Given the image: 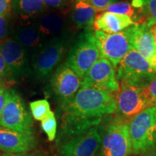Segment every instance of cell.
Instances as JSON below:
<instances>
[{
	"instance_id": "1",
	"label": "cell",
	"mask_w": 156,
	"mask_h": 156,
	"mask_svg": "<svg viewBox=\"0 0 156 156\" xmlns=\"http://www.w3.org/2000/svg\"><path fill=\"white\" fill-rule=\"evenodd\" d=\"M61 130L73 137L98 126L105 115L116 111V96L91 87H82L73 98L62 103Z\"/></svg>"
},
{
	"instance_id": "2",
	"label": "cell",
	"mask_w": 156,
	"mask_h": 156,
	"mask_svg": "<svg viewBox=\"0 0 156 156\" xmlns=\"http://www.w3.org/2000/svg\"><path fill=\"white\" fill-rule=\"evenodd\" d=\"M132 153L140 155L148 152L156 144V106L140 113L128 122Z\"/></svg>"
},
{
	"instance_id": "3",
	"label": "cell",
	"mask_w": 156,
	"mask_h": 156,
	"mask_svg": "<svg viewBox=\"0 0 156 156\" xmlns=\"http://www.w3.org/2000/svg\"><path fill=\"white\" fill-rule=\"evenodd\" d=\"M100 57L94 34L87 28L76 38L66 64L83 79Z\"/></svg>"
},
{
	"instance_id": "4",
	"label": "cell",
	"mask_w": 156,
	"mask_h": 156,
	"mask_svg": "<svg viewBox=\"0 0 156 156\" xmlns=\"http://www.w3.org/2000/svg\"><path fill=\"white\" fill-rule=\"evenodd\" d=\"M117 69L118 80L145 88L156 76V70L135 48L120 62Z\"/></svg>"
},
{
	"instance_id": "5",
	"label": "cell",
	"mask_w": 156,
	"mask_h": 156,
	"mask_svg": "<svg viewBox=\"0 0 156 156\" xmlns=\"http://www.w3.org/2000/svg\"><path fill=\"white\" fill-rule=\"evenodd\" d=\"M94 36L101 57L108 60L114 68L130 51L133 49V25L116 34L95 30Z\"/></svg>"
},
{
	"instance_id": "6",
	"label": "cell",
	"mask_w": 156,
	"mask_h": 156,
	"mask_svg": "<svg viewBox=\"0 0 156 156\" xmlns=\"http://www.w3.org/2000/svg\"><path fill=\"white\" fill-rule=\"evenodd\" d=\"M128 122L117 116L108 124L102 136L98 156H129L132 154Z\"/></svg>"
},
{
	"instance_id": "7",
	"label": "cell",
	"mask_w": 156,
	"mask_h": 156,
	"mask_svg": "<svg viewBox=\"0 0 156 156\" xmlns=\"http://www.w3.org/2000/svg\"><path fill=\"white\" fill-rule=\"evenodd\" d=\"M0 126L34 134L32 117L23 99L14 90H7V101L0 117Z\"/></svg>"
},
{
	"instance_id": "8",
	"label": "cell",
	"mask_w": 156,
	"mask_h": 156,
	"mask_svg": "<svg viewBox=\"0 0 156 156\" xmlns=\"http://www.w3.org/2000/svg\"><path fill=\"white\" fill-rule=\"evenodd\" d=\"M151 106L145 89L121 82L119 90L116 95L117 116L129 122Z\"/></svg>"
},
{
	"instance_id": "9",
	"label": "cell",
	"mask_w": 156,
	"mask_h": 156,
	"mask_svg": "<svg viewBox=\"0 0 156 156\" xmlns=\"http://www.w3.org/2000/svg\"><path fill=\"white\" fill-rule=\"evenodd\" d=\"M66 45L64 38L56 37L41 46L32 62L34 73L37 77L41 79L51 73L63 57Z\"/></svg>"
},
{
	"instance_id": "10",
	"label": "cell",
	"mask_w": 156,
	"mask_h": 156,
	"mask_svg": "<svg viewBox=\"0 0 156 156\" xmlns=\"http://www.w3.org/2000/svg\"><path fill=\"white\" fill-rule=\"evenodd\" d=\"M82 87H91L115 95L119 90L115 68L106 58L100 57L83 79Z\"/></svg>"
},
{
	"instance_id": "11",
	"label": "cell",
	"mask_w": 156,
	"mask_h": 156,
	"mask_svg": "<svg viewBox=\"0 0 156 156\" xmlns=\"http://www.w3.org/2000/svg\"><path fill=\"white\" fill-rule=\"evenodd\" d=\"M102 136L95 126L80 135L71 137L63 145L62 156H98L100 152Z\"/></svg>"
},
{
	"instance_id": "12",
	"label": "cell",
	"mask_w": 156,
	"mask_h": 156,
	"mask_svg": "<svg viewBox=\"0 0 156 156\" xmlns=\"http://www.w3.org/2000/svg\"><path fill=\"white\" fill-rule=\"evenodd\" d=\"M83 79L67 64L60 65L51 79V87L62 103L70 100L82 87Z\"/></svg>"
},
{
	"instance_id": "13",
	"label": "cell",
	"mask_w": 156,
	"mask_h": 156,
	"mask_svg": "<svg viewBox=\"0 0 156 156\" xmlns=\"http://www.w3.org/2000/svg\"><path fill=\"white\" fill-rule=\"evenodd\" d=\"M0 52L6 65L7 75L12 78L23 75L28 69L26 51L15 39L10 38L0 44Z\"/></svg>"
},
{
	"instance_id": "14",
	"label": "cell",
	"mask_w": 156,
	"mask_h": 156,
	"mask_svg": "<svg viewBox=\"0 0 156 156\" xmlns=\"http://www.w3.org/2000/svg\"><path fill=\"white\" fill-rule=\"evenodd\" d=\"M36 146L34 134L0 126V150L5 153H27Z\"/></svg>"
},
{
	"instance_id": "15",
	"label": "cell",
	"mask_w": 156,
	"mask_h": 156,
	"mask_svg": "<svg viewBox=\"0 0 156 156\" xmlns=\"http://www.w3.org/2000/svg\"><path fill=\"white\" fill-rule=\"evenodd\" d=\"M134 48L156 70V45L152 32V26L147 23L133 25Z\"/></svg>"
},
{
	"instance_id": "16",
	"label": "cell",
	"mask_w": 156,
	"mask_h": 156,
	"mask_svg": "<svg viewBox=\"0 0 156 156\" xmlns=\"http://www.w3.org/2000/svg\"><path fill=\"white\" fill-rule=\"evenodd\" d=\"M135 24L131 17L126 15L115 14L105 11L95 17L93 27L95 30L103 31L106 34L122 32Z\"/></svg>"
},
{
	"instance_id": "17",
	"label": "cell",
	"mask_w": 156,
	"mask_h": 156,
	"mask_svg": "<svg viewBox=\"0 0 156 156\" xmlns=\"http://www.w3.org/2000/svg\"><path fill=\"white\" fill-rule=\"evenodd\" d=\"M97 12L96 9L88 2L77 0L74 6L72 17L78 28L87 29L93 25Z\"/></svg>"
},
{
	"instance_id": "18",
	"label": "cell",
	"mask_w": 156,
	"mask_h": 156,
	"mask_svg": "<svg viewBox=\"0 0 156 156\" xmlns=\"http://www.w3.org/2000/svg\"><path fill=\"white\" fill-rule=\"evenodd\" d=\"M41 32L37 25H27L20 28L16 32L15 40L25 48H35L41 46Z\"/></svg>"
},
{
	"instance_id": "19",
	"label": "cell",
	"mask_w": 156,
	"mask_h": 156,
	"mask_svg": "<svg viewBox=\"0 0 156 156\" xmlns=\"http://www.w3.org/2000/svg\"><path fill=\"white\" fill-rule=\"evenodd\" d=\"M46 7L42 0H13L12 2L13 9L23 20L41 12Z\"/></svg>"
},
{
	"instance_id": "20",
	"label": "cell",
	"mask_w": 156,
	"mask_h": 156,
	"mask_svg": "<svg viewBox=\"0 0 156 156\" xmlns=\"http://www.w3.org/2000/svg\"><path fill=\"white\" fill-rule=\"evenodd\" d=\"M64 25V20L61 16L50 13L41 17L37 26L44 36H53L63 29Z\"/></svg>"
},
{
	"instance_id": "21",
	"label": "cell",
	"mask_w": 156,
	"mask_h": 156,
	"mask_svg": "<svg viewBox=\"0 0 156 156\" xmlns=\"http://www.w3.org/2000/svg\"><path fill=\"white\" fill-rule=\"evenodd\" d=\"M132 5L142 9L146 17L145 23L151 26L156 25V0H133Z\"/></svg>"
},
{
	"instance_id": "22",
	"label": "cell",
	"mask_w": 156,
	"mask_h": 156,
	"mask_svg": "<svg viewBox=\"0 0 156 156\" xmlns=\"http://www.w3.org/2000/svg\"><path fill=\"white\" fill-rule=\"evenodd\" d=\"M30 108L33 117L41 122L46 118L51 112L49 103L46 99L33 101L30 103Z\"/></svg>"
},
{
	"instance_id": "23",
	"label": "cell",
	"mask_w": 156,
	"mask_h": 156,
	"mask_svg": "<svg viewBox=\"0 0 156 156\" xmlns=\"http://www.w3.org/2000/svg\"><path fill=\"white\" fill-rule=\"evenodd\" d=\"M41 127L47 135L48 140L50 142L54 141L56 135L57 122H56L55 114L52 111L46 118L41 121Z\"/></svg>"
},
{
	"instance_id": "24",
	"label": "cell",
	"mask_w": 156,
	"mask_h": 156,
	"mask_svg": "<svg viewBox=\"0 0 156 156\" xmlns=\"http://www.w3.org/2000/svg\"><path fill=\"white\" fill-rule=\"evenodd\" d=\"M104 11L115 14L126 15L132 19L134 16V9L132 5L127 2H116L107 7ZM133 20V19H132Z\"/></svg>"
},
{
	"instance_id": "25",
	"label": "cell",
	"mask_w": 156,
	"mask_h": 156,
	"mask_svg": "<svg viewBox=\"0 0 156 156\" xmlns=\"http://www.w3.org/2000/svg\"><path fill=\"white\" fill-rule=\"evenodd\" d=\"M119 0H87L91 6L96 9L97 12L104 11L107 7L116 2H119Z\"/></svg>"
},
{
	"instance_id": "26",
	"label": "cell",
	"mask_w": 156,
	"mask_h": 156,
	"mask_svg": "<svg viewBox=\"0 0 156 156\" xmlns=\"http://www.w3.org/2000/svg\"><path fill=\"white\" fill-rule=\"evenodd\" d=\"M144 89L152 106H156V76L151 83Z\"/></svg>"
},
{
	"instance_id": "27",
	"label": "cell",
	"mask_w": 156,
	"mask_h": 156,
	"mask_svg": "<svg viewBox=\"0 0 156 156\" xmlns=\"http://www.w3.org/2000/svg\"><path fill=\"white\" fill-rule=\"evenodd\" d=\"M12 2L13 0H0V16H9Z\"/></svg>"
},
{
	"instance_id": "28",
	"label": "cell",
	"mask_w": 156,
	"mask_h": 156,
	"mask_svg": "<svg viewBox=\"0 0 156 156\" xmlns=\"http://www.w3.org/2000/svg\"><path fill=\"white\" fill-rule=\"evenodd\" d=\"M8 31V16H0V40L7 36Z\"/></svg>"
},
{
	"instance_id": "29",
	"label": "cell",
	"mask_w": 156,
	"mask_h": 156,
	"mask_svg": "<svg viewBox=\"0 0 156 156\" xmlns=\"http://www.w3.org/2000/svg\"><path fill=\"white\" fill-rule=\"evenodd\" d=\"M7 90L0 87V117H1L2 113L3 112L4 107L5 106L6 101H7Z\"/></svg>"
},
{
	"instance_id": "30",
	"label": "cell",
	"mask_w": 156,
	"mask_h": 156,
	"mask_svg": "<svg viewBox=\"0 0 156 156\" xmlns=\"http://www.w3.org/2000/svg\"><path fill=\"white\" fill-rule=\"evenodd\" d=\"M46 6L50 7H59L63 5L64 0H42Z\"/></svg>"
},
{
	"instance_id": "31",
	"label": "cell",
	"mask_w": 156,
	"mask_h": 156,
	"mask_svg": "<svg viewBox=\"0 0 156 156\" xmlns=\"http://www.w3.org/2000/svg\"><path fill=\"white\" fill-rule=\"evenodd\" d=\"M7 75V69H6V65L4 61L3 56L0 52V81L3 80V78Z\"/></svg>"
},
{
	"instance_id": "32",
	"label": "cell",
	"mask_w": 156,
	"mask_h": 156,
	"mask_svg": "<svg viewBox=\"0 0 156 156\" xmlns=\"http://www.w3.org/2000/svg\"><path fill=\"white\" fill-rule=\"evenodd\" d=\"M2 156H44L41 153H20V154H12V153H5Z\"/></svg>"
},
{
	"instance_id": "33",
	"label": "cell",
	"mask_w": 156,
	"mask_h": 156,
	"mask_svg": "<svg viewBox=\"0 0 156 156\" xmlns=\"http://www.w3.org/2000/svg\"><path fill=\"white\" fill-rule=\"evenodd\" d=\"M144 156H156V149H152L147 153H145V155Z\"/></svg>"
},
{
	"instance_id": "34",
	"label": "cell",
	"mask_w": 156,
	"mask_h": 156,
	"mask_svg": "<svg viewBox=\"0 0 156 156\" xmlns=\"http://www.w3.org/2000/svg\"><path fill=\"white\" fill-rule=\"evenodd\" d=\"M152 32H153V34L154 36V40H155V43L156 45V25H153V26H152Z\"/></svg>"
},
{
	"instance_id": "35",
	"label": "cell",
	"mask_w": 156,
	"mask_h": 156,
	"mask_svg": "<svg viewBox=\"0 0 156 156\" xmlns=\"http://www.w3.org/2000/svg\"><path fill=\"white\" fill-rule=\"evenodd\" d=\"M83 1H85V2H87V0H83Z\"/></svg>"
},
{
	"instance_id": "36",
	"label": "cell",
	"mask_w": 156,
	"mask_h": 156,
	"mask_svg": "<svg viewBox=\"0 0 156 156\" xmlns=\"http://www.w3.org/2000/svg\"><path fill=\"white\" fill-rule=\"evenodd\" d=\"M64 1H66V0H64Z\"/></svg>"
}]
</instances>
